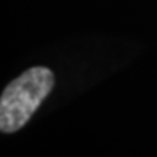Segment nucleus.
Segmentation results:
<instances>
[{"label":"nucleus","mask_w":157,"mask_h":157,"mask_svg":"<svg viewBox=\"0 0 157 157\" xmlns=\"http://www.w3.org/2000/svg\"><path fill=\"white\" fill-rule=\"evenodd\" d=\"M54 87L50 68L36 66L7 84L0 98V129L12 134L28 122Z\"/></svg>","instance_id":"obj_1"}]
</instances>
